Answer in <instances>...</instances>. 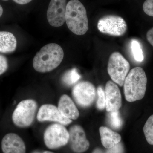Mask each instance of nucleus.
Instances as JSON below:
<instances>
[{
  "mask_svg": "<svg viewBox=\"0 0 153 153\" xmlns=\"http://www.w3.org/2000/svg\"><path fill=\"white\" fill-rule=\"evenodd\" d=\"M143 10L148 16L153 17V0H146L143 4Z\"/></svg>",
  "mask_w": 153,
  "mask_h": 153,
  "instance_id": "nucleus-22",
  "label": "nucleus"
},
{
  "mask_svg": "<svg viewBox=\"0 0 153 153\" xmlns=\"http://www.w3.org/2000/svg\"><path fill=\"white\" fill-rule=\"evenodd\" d=\"M124 147L123 145L120 143L108 149L104 153H123Z\"/></svg>",
  "mask_w": 153,
  "mask_h": 153,
  "instance_id": "nucleus-24",
  "label": "nucleus"
},
{
  "mask_svg": "<svg viewBox=\"0 0 153 153\" xmlns=\"http://www.w3.org/2000/svg\"><path fill=\"white\" fill-rule=\"evenodd\" d=\"M97 107L99 110H102L105 108V97L104 91L101 86L97 88Z\"/></svg>",
  "mask_w": 153,
  "mask_h": 153,
  "instance_id": "nucleus-21",
  "label": "nucleus"
},
{
  "mask_svg": "<svg viewBox=\"0 0 153 153\" xmlns=\"http://www.w3.org/2000/svg\"><path fill=\"white\" fill-rule=\"evenodd\" d=\"M99 132L102 144L106 149L112 147L120 142L121 137L120 134L106 127H100Z\"/></svg>",
  "mask_w": 153,
  "mask_h": 153,
  "instance_id": "nucleus-16",
  "label": "nucleus"
},
{
  "mask_svg": "<svg viewBox=\"0 0 153 153\" xmlns=\"http://www.w3.org/2000/svg\"><path fill=\"white\" fill-rule=\"evenodd\" d=\"M66 0H51L47 11V19L52 27H60L65 21Z\"/></svg>",
  "mask_w": 153,
  "mask_h": 153,
  "instance_id": "nucleus-9",
  "label": "nucleus"
},
{
  "mask_svg": "<svg viewBox=\"0 0 153 153\" xmlns=\"http://www.w3.org/2000/svg\"><path fill=\"white\" fill-rule=\"evenodd\" d=\"M16 38L13 33L0 31V52L4 54L13 53L16 49Z\"/></svg>",
  "mask_w": 153,
  "mask_h": 153,
  "instance_id": "nucleus-15",
  "label": "nucleus"
},
{
  "mask_svg": "<svg viewBox=\"0 0 153 153\" xmlns=\"http://www.w3.org/2000/svg\"><path fill=\"white\" fill-rule=\"evenodd\" d=\"M3 153H26L25 142L19 135L13 133L7 134L1 141Z\"/></svg>",
  "mask_w": 153,
  "mask_h": 153,
  "instance_id": "nucleus-13",
  "label": "nucleus"
},
{
  "mask_svg": "<svg viewBox=\"0 0 153 153\" xmlns=\"http://www.w3.org/2000/svg\"><path fill=\"white\" fill-rule=\"evenodd\" d=\"M43 153H55L52 152H50V151H45V152H43Z\"/></svg>",
  "mask_w": 153,
  "mask_h": 153,
  "instance_id": "nucleus-29",
  "label": "nucleus"
},
{
  "mask_svg": "<svg viewBox=\"0 0 153 153\" xmlns=\"http://www.w3.org/2000/svg\"><path fill=\"white\" fill-rule=\"evenodd\" d=\"M8 68V62L5 56L0 55V75L4 73Z\"/></svg>",
  "mask_w": 153,
  "mask_h": 153,
  "instance_id": "nucleus-23",
  "label": "nucleus"
},
{
  "mask_svg": "<svg viewBox=\"0 0 153 153\" xmlns=\"http://www.w3.org/2000/svg\"><path fill=\"white\" fill-rule=\"evenodd\" d=\"M131 49L134 60L137 62H142L144 60L143 52L139 42L137 40H133Z\"/></svg>",
  "mask_w": 153,
  "mask_h": 153,
  "instance_id": "nucleus-19",
  "label": "nucleus"
},
{
  "mask_svg": "<svg viewBox=\"0 0 153 153\" xmlns=\"http://www.w3.org/2000/svg\"><path fill=\"white\" fill-rule=\"evenodd\" d=\"M68 142L72 151L76 153L84 152L90 146L84 129L81 126L75 125L69 128Z\"/></svg>",
  "mask_w": 153,
  "mask_h": 153,
  "instance_id": "nucleus-10",
  "label": "nucleus"
},
{
  "mask_svg": "<svg viewBox=\"0 0 153 153\" xmlns=\"http://www.w3.org/2000/svg\"><path fill=\"white\" fill-rule=\"evenodd\" d=\"M65 21L69 30L79 36L88 30V21L85 7L79 0H71L66 5Z\"/></svg>",
  "mask_w": 153,
  "mask_h": 153,
  "instance_id": "nucleus-2",
  "label": "nucleus"
},
{
  "mask_svg": "<svg viewBox=\"0 0 153 153\" xmlns=\"http://www.w3.org/2000/svg\"><path fill=\"white\" fill-rule=\"evenodd\" d=\"M143 131L147 142L149 144L153 145V114L146 122Z\"/></svg>",
  "mask_w": 153,
  "mask_h": 153,
  "instance_id": "nucleus-18",
  "label": "nucleus"
},
{
  "mask_svg": "<svg viewBox=\"0 0 153 153\" xmlns=\"http://www.w3.org/2000/svg\"><path fill=\"white\" fill-rule=\"evenodd\" d=\"M57 108L62 115L71 120L79 117V111L72 99L66 94L60 97Z\"/></svg>",
  "mask_w": 153,
  "mask_h": 153,
  "instance_id": "nucleus-14",
  "label": "nucleus"
},
{
  "mask_svg": "<svg viewBox=\"0 0 153 153\" xmlns=\"http://www.w3.org/2000/svg\"><path fill=\"white\" fill-rule=\"evenodd\" d=\"M3 13V9L2 6L0 5V17L1 16Z\"/></svg>",
  "mask_w": 153,
  "mask_h": 153,
  "instance_id": "nucleus-28",
  "label": "nucleus"
},
{
  "mask_svg": "<svg viewBox=\"0 0 153 153\" xmlns=\"http://www.w3.org/2000/svg\"><path fill=\"white\" fill-rule=\"evenodd\" d=\"M147 78L141 67L132 68L126 77L124 82V92L126 99L130 102L143 98L146 90Z\"/></svg>",
  "mask_w": 153,
  "mask_h": 153,
  "instance_id": "nucleus-3",
  "label": "nucleus"
},
{
  "mask_svg": "<svg viewBox=\"0 0 153 153\" xmlns=\"http://www.w3.org/2000/svg\"><path fill=\"white\" fill-rule=\"evenodd\" d=\"M2 1H9V0H2Z\"/></svg>",
  "mask_w": 153,
  "mask_h": 153,
  "instance_id": "nucleus-30",
  "label": "nucleus"
},
{
  "mask_svg": "<svg viewBox=\"0 0 153 153\" xmlns=\"http://www.w3.org/2000/svg\"><path fill=\"white\" fill-rule=\"evenodd\" d=\"M108 122L112 128L119 129L122 126L123 121L118 111L109 112Z\"/></svg>",
  "mask_w": 153,
  "mask_h": 153,
  "instance_id": "nucleus-20",
  "label": "nucleus"
},
{
  "mask_svg": "<svg viewBox=\"0 0 153 153\" xmlns=\"http://www.w3.org/2000/svg\"><path fill=\"white\" fill-rule=\"evenodd\" d=\"M105 109L108 112L117 111L122 106L120 90L117 85L112 81L107 82L105 91Z\"/></svg>",
  "mask_w": 153,
  "mask_h": 153,
  "instance_id": "nucleus-12",
  "label": "nucleus"
},
{
  "mask_svg": "<svg viewBox=\"0 0 153 153\" xmlns=\"http://www.w3.org/2000/svg\"><path fill=\"white\" fill-rule=\"evenodd\" d=\"M130 68L129 63L120 52H113L110 56L108 72L112 81L120 86L123 85Z\"/></svg>",
  "mask_w": 153,
  "mask_h": 153,
  "instance_id": "nucleus-5",
  "label": "nucleus"
},
{
  "mask_svg": "<svg viewBox=\"0 0 153 153\" xmlns=\"http://www.w3.org/2000/svg\"><path fill=\"white\" fill-rule=\"evenodd\" d=\"M146 38L148 42L153 47V27L148 31L146 34Z\"/></svg>",
  "mask_w": 153,
  "mask_h": 153,
  "instance_id": "nucleus-25",
  "label": "nucleus"
},
{
  "mask_svg": "<svg viewBox=\"0 0 153 153\" xmlns=\"http://www.w3.org/2000/svg\"><path fill=\"white\" fill-rule=\"evenodd\" d=\"M37 118L40 122H53L63 126L68 125L72 122L71 120L62 115L57 106L50 104H44L40 107Z\"/></svg>",
  "mask_w": 153,
  "mask_h": 153,
  "instance_id": "nucleus-11",
  "label": "nucleus"
},
{
  "mask_svg": "<svg viewBox=\"0 0 153 153\" xmlns=\"http://www.w3.org/2000/svg\"><path fill=\"white\" fill-rule=\"evenodd\" d=\"M81 75L78 73L76 68H73L66 71L61 78L63 84L67 86L74 85L80 79Z\"/></svg>",
  "mask_w": 153,
  "mask_h": 153,
  "instance_id": "nucleus-17",
  "label": "nucleus"
},
{
  "mask_svg": "<svg viewBox=\"0 0 153 153\" xmlns=\"http://www.w3.org/2000/svg\"><path fill=\"white\" fill-rule=\"evenodd\" d=\"M15 2L20 5H25L30 2L32 0H13Z\"/></svg>",
  "mask_w": 153,
  "mask_h": 153,
  "instance_id": "nucleus-26",
  "label": "nucleus"
},
{
  "mask_svg": "<svg viewBox=\"0 0 153 153\" xmlns=\"http://www.w3.org/2000/svg\"><path fill=\"white\" fill-rule=\"evenodd\" d=\"M63 57L64 52L60 45L55 43L47 44L33 58V68L40 73L50 72L60 65Z\"/></svg>",
  "mask_w": 153,
  "mask_h": 153,
  "instance_id": "nucleus-1",
  "label": "nucleus"
},
{
  "mask_svg": "<svg viewBox=\"0 0 153 153\" xmlns=\"http://www.w3.org/2000/svg\"><path fill=\"white\" fill-rule=\"evenodd\" d=\"M92 153H104L101 149L99 148H97L93 151Z\"/></svg>",
  "mask_w": 153,
  "mask_h": 153,
  "instance_id": "nucleus-27",
  "label": "nucleus"
},
{
  "mask_svg": "<svg viewBox=\"0 0 153 153\" xmlns=\"http://www.w3.org/2000/svg\"><path fill=\"white\" fill-rule=\"evenodd\" d=\"M97 27L101 33L111 36H120L125 34L127 25L122 17L116 15H107L99 20Z\"/></svg>",
  "mask_w": 153,
  "mask_h": 153,
  "instance_id": "nucleus-7",
  "label": "nucleus"
},
{
  "mask_svg": "<svg viewBox=\"0 0 153 153\" xmlns=\"http://www.w3.org/2000/svg\"><path fill=\"white\" fill-rule=\"evenodd\" d=\"M72 94L74 100L79 106L88 107L95 100V88L90 82L81 81L74 85Z\"/></svg>",
  "mask_w": 153,
  "mask_h": 153,
  "instance_id": "nucleus-8",
  "label": "nucleus"
},
{
  "mask_svg": "<svg viewBox=\"0 0 153 153\" xmlns=\"http://www.w3.org/2000/svg\"><path fill=\"white\" fill-rule=\"evenodd\" d=\"M69 138V132L64 126L57 123L49 126L44 134V143L50 149H56L66 146Z\"/></svg>",
  "mask_w": 153,
  "mask_h": 153,
  "instance_id": "nucleus-6",
  "label": "nucleus"
},
{
  "mask_svg": "<svg viewBox=\"0 0 153 153\" xmlns=\"http://www.w3.org/2000/svg\"><path fill=\"white\" fill-rule=\"evenodd\" d=\"M38 108V103L34 100H22L18 104L13 112V123L18 127H29L35 120Z\"/></svg>",
  "mask_w": 153,
  "mask_h": 153,
  "instance_id": "nucleus-4",
  "label": "nucleus"
}]
</instances>
